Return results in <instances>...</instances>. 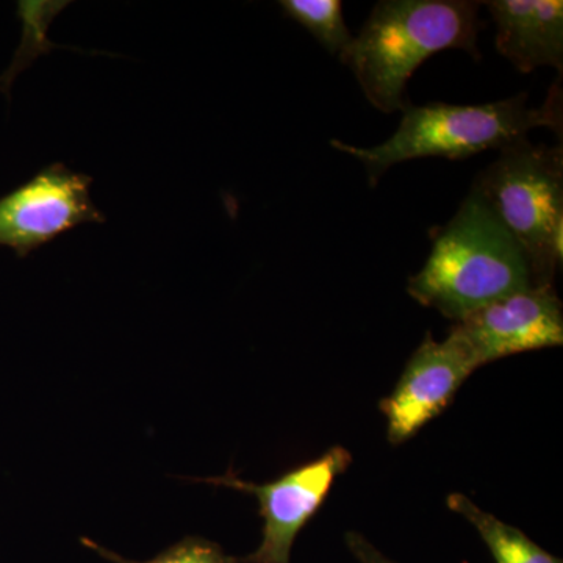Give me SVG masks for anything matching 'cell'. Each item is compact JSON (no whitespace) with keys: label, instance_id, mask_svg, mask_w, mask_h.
<instances>
[{"label":"cell","instance_id":"obj_10","mask_svg":"<svg viewBox=\"0 0 563 563\" xmlns=\"http://www.w3.org/2000/svg\"><path fill=\"white\" fill-rule=\"evenodd\" d=\"M448 507L476 528L496 563H562L561 559L533 543L520 529L485 512L462 493L448 496Z\"/></svg>","mask_w":563,"mask_h":563},{"label":"cell","instance_id":"obj_7","mask_svg":"<svg viewBox=\"0 0 563 563\" xmlns=\"http://www.w3.org/2000/svg\"><path fill=\"white\" fill-rule=\"evenodd\" d=\"M477 368L481 366L457 333L450 331L444 342L428 333L407 362L395 390L380 401L388 442L396 446L417 435L450 406Z\"/></svg>","mask_w":563,"mask_h":563},{"label":"cell","instance_id":"obj_1","mask_svg":"<svg viewBox=\"0 0 563 563\" xmlns=\"http://www.w3.org/2000/svg\"><path fill=\"white\" fill-rule=\"evenodd\" d=\"M479 9V2L470 0H383L340 60L377 110H404L407 81L433 54L462 49L481 57Z\"/></svg>","mask_w":563,"mask_h":563},{"label":"cell","instance_id":"obj_12","mask_svg":"<svg viewBox=\"0 0 563 563\" xmlns=\"http://www.w3.org/2000/svg\"><path fill=\"white\" fill-rule=\"evenodd\" d=\"M81 543L111 563H240L239 558L225 554L220 544L201 539V537H185L184 540L166 548L154 559L144 562L124 558L91 539H81Z\"/></svg>","mask_w":563,"mask_h":563},{"label":"cell","instance_id":"obj_3","mask_svg":"<svg viewBox=\"0 0 563 563\" xmlns=\"http://www.w3.org/2000/svg\"><path fill=\"white\" fill-rule=\"evenodd\" d=\"M402 111L398 131L383 144L355 147L331 141L333 150L357 158L365 166L369 187H376L380 177L398 163L428 157L463 161L479 152L501 151L528 140V133L536 128L553 129L562 135V90L558 81L539 109L528 107V95L523 92L483 106L432 102L407 106Z\"/></svg>","mask_w":563,"mask_h":563},{"label":"cell","instance_id":"obj_8","mask_svg":"<svg viewBox=\"0 0 563 563\" xmlns=\"http://www.w3.org/2000/svg\"><path fill=\"white\" fill-rule=\"evenodd\" d=\"M451 331L479 366L520 352L562 346V301L553 284L533 285L487 303L454 322Z\"/></svg>","mask_w":563,"mask_h":563},{"label":"cell","instance_id":"obj_4","mask_svg":"<svg viewBox=\"0 0 563 563\" xmlns=\"http://www.w3.org/2000/svg\"><path fill=\"white\" fill-rule=\"evenodd\" d=\"M472 191L520 244L533 285L553 284L563 251L562 146L510 144L477 176Z\"/></svg>","mask_w":563,"mask_h":563},{"label":"cell","instance_id":"obj_6","mask_svg":"<svg viewBox=\"0 0 563 563\" xmlns=\"http://www.w3.org/2000/svg\"><path fill=\"white\" fill-rule=\"evenodd\" d=\"M92 179L54 163L0 198V247L24 258L57 236L88 222H106L91 201Z\"/></svg>","mask_w":563,"mask_h":563},{"label":"cell","instance_id":"obj_11","mask_svg":"<svg viewBox=\"0 0 563 563\" xmlns=\"http://www.w3.org/2000/svg\"><path fill=\"white\" fill-rule=\"evenodd\" d=\"M279 5L285 16L312 33L329 54L340 57L354 38L344 24L340 0H282Z\"/></svg>","mask_w":563,"mask_h":563},{"label":"cell","instance_id":"obj_2","mask_svg":"<svg viewBox=\"0 0 563 563\" xmlns=\"http://www.w3.org/2000/svg\"><path fill=\"white\" fill-rule=\"evenodd\" d=\"M529 287L532 274L520 244L473 191L433 233L428 262L407 282L415 301L454 322Z\"/></svg>","mask_w":563,"mask_h":563},{"label":"cell","instance_id":"obj_13","mask_svg":"<svg viewBox=\"0 0 563 563\" xmlns=\"http://www.w3.org/2000/svg\"><path fill=\"white\" fill-rule=\"evenodd\" d=\"M344 542H346L347 550L361 563H395L387 555L380 553L362 533L347 532L344 536Z\"/></svg>","mask_w":563,"mask_h":563},{"label":"cell","instance_id":"obj_9","mask_svg":"<svg viewBox=\"0 0 563 563\" xmlns=\"http://www.w3.org/2000/svg\"><path fill=\"white\" fill-rule=\"evenodd\" d=\"M496 24V49L520 73L540 66L563 69L561 0H492L485 2Z\"/></svg>","mask_w":563,"mask_h":563},{"label":"cell","instance_id":"obj_5","mask_svg":"<svg viewBox=\"0 0 563 563\" xmlns=\"http://www.w3.org/2000/svg\"><path fill=\"white\" fill-rule=\"evenodd\" d=\"M351 463L352 455L346 448L333 446L321 457L290 470L272 483H247L232 473L206 479V483L250 493L258 501L263 520L261 547L240 559V563H290L296 537Z\"/></svg>","mask_w":563,"mask_h":563}]
</instances>
